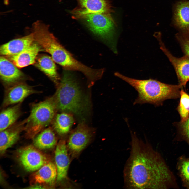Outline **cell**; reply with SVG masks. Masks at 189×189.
<instances>
[{"instance_id":"1","label":"cell","mask_w":189,"mask_h":189,"mask_svg":"<svg viewBox=\"0 0 189 189\" xmlns=\"http://www.w3.org/2000/svg\"><path fill=\"white\" fill-rule=\"evenodd\" d=\"M131 150L123 170L124 187L128 189L166 188L172 175L159 154L147 142L131 132Z\"/></svg>"},{"instance_id":"2","label":"cell","mask_w":189,"mask_h":189,"mask_svg":"<svg viewBox=\"0 0 189 189\" xmlns=\"http://www.w3.org/2000/svg\"><path fill=\"white\" fill-rule=\"evenodd\" d=\"M114 74L138 92V96L133 103L134 105L146 103L156 106L161 105L165 100L179 97L180 89L182 87L179 84H167L152 79L141 80L130 78L118 72Z\"/></svg>"},{"instance_id":"3","label":"cell","mask_w":189,"mask_h":189,"mask_svg":"<svg viewBox=\"0 0 189 189\" xmlns=\"http://www.w3.org/2000/svg\"><path fill=\"white\" fill-rule=\"evenodd\" d=\"M53 96L57 110L82 117L88 110L89 100L69 71L65 70Z\"/></svg>"},{"instance_id":"4","label":"cell","mask_w":189,"mask_h":189,"mask_svg":"<svg viewBox=\"0 0 189 189\" xmlns=\"http://www.w3.org/2000/svg\"><path fill=\"white\" fill-rule=\"evenodd\" d=\"M56 110L53 96L33 105L26 119L24 129L26 137L34 139L52 121Z\"/></svg>"},{"instance_id":"5","label":"cell","mask_w":189,"mask_h":189,"mask_svg":"<svg viewBox=\"0 0 189 189\" xmlns=\"http://www.w3.org/2000/svg\"><path fill=\"white\" fill-rule=\"evenodd\" d=\"M75 18L82 19L91 31L105 40L112 39L115 22L112 17L101 14L86 13L75 9L71 12Z\"/></svg>"},{"instance_id":"6","label":"cell","mask_w":189,"mask_h":189,"mask_svg":"<svg viewBox=\"0 0 189 189\" xmlns=\"http://www.w3.org/2000/svg\"><path fill=\"white\" fill-rule=\"evenodd\" d=\"M17 157L23 167L29 172L37 171L50 161L48 155L31 145L19 149L17 151Z\"/></svg>"},{"instance_id":"7","label":"cell","mask_w":189,"mask_h":189,"mask_svg":"<svg viewBox=\"0 0 189 189\" xmlns=\"http://www.w3.org/2000/svg\"><path fill=\"white\" fill-rule=\"evenodd\" d=\"M160 48L173 66L176 74L179 84L185 87L189 81V57L185 55L180 58L174 56L165 46L161 40V35H156Z\"/></svg>"},{"instance_id":"8","label":"cell","mask_w":189,"mask_h":189,"mask_svg":"<svg viewBox=\"0 0 189 189\" xmlns=\"http://www.w3.org/2000/svg\"><path fill=\"white\" fill-rule=\"evenodd\" d=\"M92 135L90 128L84 123H81L70 136L67 146L73 154H78L88 144Z\"/></svg>"},{"instance_id":"9","label":"cell","mask_w":189,"mask_h":189,"mask_svg":"<svg viewBox=\"0 0 189 189\" xmlns=\"http://www.w3.org/2000/svg\"><path fill=\"white\" fill-rule=\"evenodd\" d=\"M40 92L31 87L23 83L15 84L6 90L2 104L3 107L21 103L29 95L38 93Z\"/></svg>"},{"instance_id":"10","label":"cell","mask_w":189,"mask_h":189,"mask_svg":"<svg viewBox=\"0 0 189 189\" xmlns=\"http://www.w3.org/2000/svg\"><path fill=\"white\" fill-rule=\"evenodd\" d=\"M172 24L179 32L189 31V1L181 0L174 4Z\"/></svg>"},{"instance_id":"11","label":"cell","mask_w":189,"mask_h":189,"mask_svg":"<svg viewBox=\"0 0 189 189\" xmlns=\"http://www.w3.org/2000/svg\"><path fill=\"white\" fill-rule=\"evenodd\" d=\"M26 119L15 123L0 131V152L4 154L6 150L14 145L18 139L21 133L24 130Z\"/></svg>"},{"instance_id":"12","label":"cell","mask_w":189,"mask_h":189,"mask_svg":"<svg viewBox=\"0 0 189 189\" xmlns=\"http://www.w3.org/2000/svg\"><path fill=\"white\" fill-rule=\"evenodd\" d=\"M67 146L64 141H60L57 145L55 153L57 176L56 181H61L67 176L70 164Z\"/></svg>"},{"instance_id":"13","label":"cell","mask_w":189,"mask_h":189,"mask_svg":"<svg viewBox=\"0 0 189 189\" xmlns=\"http://www.w3.org/2000/svg\"><path fill=\"white\" fill-rule=\"evenodd\" d=\"M79 7L75 8L86 13L98 14L112 17L114 11L109 0H76Z\"/></svg>"},{"instance_id":"14","label":"cell","mask_w":189,"mask_h":189,"mask_svg":"<svg viewBox=\"0 0 189 189\" xmlns=\"http://www.w3.org/2000/svg\"><path fill=\"white\" fill-rule=\"evenodd\" d=\"M34 39L33 33L26 36L13 40L2 45L0 53L3 56L10 57L19 53L29 46Z\"/></svg>"},{"instance_id":"15","label":"cell","mask_w":189,"mask_h":189,"mask_svg":"<svg viewBox=\"0 0 189 189\" xmlns=\"http://www.w3.org/2000/svg\"><path fill=\"white\" fill-rule=\"evenodd\" d=\"M12 62L1 56L0 77L4 84L11 86L16 84L22 78L23 73Z\"/></svg>"},{"instance_id":"16","label":"cell","mask_w":189,"mask_h":189,"mask_svg":"<svg viewBox=\"0 0 189 189\" xmlns=\"http://www.w3.org/2000/svg\"><path fill=\"white\" fill-rule=\"evenodd\" d=\"M57 176L55 164L49 161L32 175L30 181L33 184L52 185L56 180Z\"/></svg>"},{"instance_id":"17","label":"cell","mask_w":189,"mask_h":189,"mask_svg":"<svg viewBox=\"0 0 189 189\" xmlns=\"http://www.w3.org/2000/svg\"><path fill=\"white\" fill-rule=\"evenodd\" d=\"M41 47L36 42L17 55L10 57L12 62L17 67L22 68L35 64Z\"/></svg>"},{"instance_id":"18","label":"cell","mask_w":189,"mask_h":189,"mask_svg":"<svg viewBox=\"0 0 189 189\" xmlns=\"http://www.w3.org/2000/svg\"><path fill=\"white\" fill-rule=\"evenodd\" d=\"M35 66L49 78L57 86L60 83V78L55 61L51 57L45 55L37 58Z\"/></svg>"},{"instance_id":"19","label":"cell","mask_w":189,"mask_h":189,"mask_svg":"<svg viewBox=\"0 0 189 189\" xmlns=\"http://www.w3.org/2000/svg\"><path fill=\"white\" fill-rule=\"evenodd\" d=\"M34 139V146L40 150L53 148L56 145L57 141L55 134L50 128L44 129Z\"/></svg>"},{"instance_id":"20","label":"cell","mask_w":189,"mask_h":189,"mask_svg":"<svg viewBox=\"0 0 189 189\" xmlns=\"http://www.w3.org/2000/svg\"><path fill=\"white\" fill-rule=\"evenodd\" d=\"M21 103L3 110L0 115V130L2 131L14 124L21 114Z\"/></svg>"},{"instance_id":"21","label":"cell","mask_w":189,"mask_h":189,"mask_svg":"<svg viewBox=\"0 0 189 189\" xmlns=\"http://www.w3.org/2000/svg\"><path fill=\"white\" fill-rule=\"evenodd\" d=\"M54 118L53 126L55 131L61 135L67 133L74 122L72 116L67 112H63L57 114Z\"/></svg>"},{"instance_id":"22","label":"cell","mask_w":189,"mask_h":189,"mask_svg":"<svg viewBox=\"0 0 189 189\" xmlns=\"http://www.w3.org/2000/svg\"><path fill=\"white\" fill-rule=\"evenodd\" d=\"M180 98L177 110L181 118V122L186 120L189 117V95L182 89Z\"/></svg>"},{"instance_id":"23","label":"cell","mask_w":189,"mask_h":189,"mask_svg":"<svg viewBox=\"0 0 189 189\" xmlns=\"http://www.w3.org/2000/svg\"><path fill=\"white\" fill-rule=\"evenodd\" d=\"M178 168L183 183L189 188V158L181 159L179 163Z\"/></svg>"},{"instance_id":"24","label":"cell","mask_w":189,"mask_h":189,"mask_svg":"<svg viewBox=\"0 0 189 189\" xmlns=\"http://www.w3.org/2000/svg\"><path fill=\"white\" fill-rule=\"evenodd\" d=\"M175 37L185 55L189 57V31L179 32Z\"/></svg>"},{"instance_id":"25","label":"cell","mask_w":189,"mask_h":189,"mask_svg":"<svg viewBox=\"0 0 189 189\" xmlns=\"http://www.w3.org/2000/svg\"><path fill=\"white\" fill-rule=\"evenodd\" d=\"M177 124L181 133L189 144V117L185 121H180Z\"/></svg>"}]
</instances>
